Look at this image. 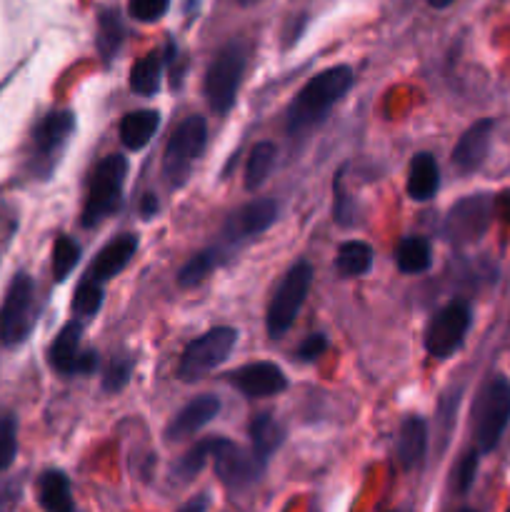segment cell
<instances>
[{
	"mask_svg": "<svg viewBox=\"0 0 510 512\" xmlns=\"http://www.w3.org/2000/svg\"><path fill=\"white\" fill-rule=\"evenodd\" d=\"M125 175H128V160L123 155H105L93 170L88 188V200L83 208V225L93 228V225L103 223L110 213L120 208L123 200V185Z\"/></svg>",
	"mask_w": 510,
	"mask_h": 512,
	"instance_id": "3957f363",
	"label": "cell"
},
{
	"mask_svg": "<svg viewBox=\"0 0 510 512\" xmlns=\"http://www.w3.org/2000/svg\"><path fill=\"white\" fill-rule=\"evenodd\" d=\"M275 218H278V205H275V200H250V203L240 205L238 210H233L228 215V220L223 225V235L228 243H238V240L265 233L275 223Z\"/></svg>",
	"mask_w": 510,
	"mask_h": 512,
	"instance_id": "5bb4252c",
	"label": "cell"
},
{
	"mask_svg": "<svg viewBox=\"0 0 510 512\" xmlns=\"http://www.w3.org/2000/svg\"><path fill=\"white\" fill-rule=\"evenodd\" d=\"M208 140V123L200 115H188L170 135L163 153V173L170 185H183L190 168L203 155Z\"/></svg>",
	"mask_w": 510,
	"mask_h": 512,
	"instance_id": "52a82bcc",
	"label": "cell"
},
{
	"mask_svg": "<svg viewBox=\"0 0 510 512\" xmlns=\"http://www.w3.org/2000/svg\"><path fill=\"white\" fill-rule=\"evenodd\" d=\"M23 498L20 480H0V512H13Z\"/></svg>",
	"mask_w": 510,
	"mask_h": 512,
	"instance_id": "f35d334b",
	"label": "cell"
},
{
	"mask_svg": "<svg viewBox=\"0 0 510 512\" xmlns=\"http://www.w3.org/2000/svg\"><path fill=\"white\" fill-rule=\"evenodd\" d=\"M470 328V308L460 300L445 305L443 310L430 318L428 328H425V350L433 358H450L455 350L463 345L465 335Z\"/></svg>",
	"mask_w": 510,
	"mask_h": 512,
	"instance_id": "8fae6325",
	"label": "cell"
},
{
	"mask_svg": "<svg viewBox=\"0 0 510 512\" xmlns=\"http://www.w3.org/2000/svg\"><path fill=\"white\" fill-rule=\"evenodd\" d=\"M160 125V115L155 110H135L120 120V140L128 150H140L150 143Z\"/></svg>",
	"mask_w": 510,
	"mask_h": 512,
	"instance_id": "603a6c76",
	"label": "cell"
},
{
	"mask_svg": "<svg viewBox=\"0 0 510 512\" xmlns=\"http://www.w3.org/2000/svg\"><path fill=\"white\" fill-rule=\"evenodd\" d=\"M508 512H510V510H508Z\"/></svg>",
	"mask_w": 510,
	"mask_h": 512,
	"instance_id": "f6af8a7d",
	"label": "cell"
},
{
	"mask_svg": "<svg viewBox=\"0 0 510 512\" xmlns=\"http://www.w3.org/2000/svg\"><path fill=\"white\" fill-rule=\"evenodd\" d=\"M18 455V418L13 413L0 415V473L13 465Z\"/></svg>",
	"mask_w": 510,
	"mask_h": 512,
	"instance_id": "d6a6232c",
	"label": "cell"
},
{
	"mask_svg": "<svg viewBox=\"0 0 510 512\" xmlns=\"http://www.w3.org/2000/svg\"><path fill=\"white\" fill-rule=\"evenodd\" d=\"M353 80V68L348 65H333L308 80L288 108V135H303L323 123L328 110L348 93Z\"/></svg>",
	"mask_w": 510,
	"mask_h": 512,
	"instance_id": "6da1fadb",
	"label": "cell"
},
{
	"mask_svg": "<svg viewBox=\"0 0 510 512\" xmlns=\"http://www.w3.org/2000/svg\"><path fill=\"white\" fill-rule=\"evenodd\" d=\"M210 460L215 463V475L228 490L250 488L258 483L265 470V460H260L253 450H243L225 438H213Z\"/></svg>",
	"mask_w": 510,
	"mask_h": 512,
	"instance_id": "30bf717a",
	"label": "cell"
},
{
	"mask_svg": "<svg viewBox=\"0 0 510 512\" xmlns=\"http://www.w3.org/2000/svg\"><path fill=\"white\" fill-rule=\"evenodd\" d=\"M478 455L480 450H470L463 455V460L455 468V485H458V493H468L470 485H473L475 473H478Z\"/></svg>",
	"mask_w": 510,
	"mask_h": 512,
	"instance_id": "d590c367",
	"label": "cell"
},
{
	"mask_svg": "<svg viewBox=\"0 0 510 512\" xmlns=\"http://www.w3.org/2000/svg\"><path fill=\"white\" fill-rule=\"evenodd\" d=\"M285 440L283 425L275 420L273 413H260L255 415L253 423H250V443H253V453L260 460L268 463L270 455H275L280 450Z\"/></svg>",
	"mask_w": 510,
	"mask_h": 512,
	"instance_id": "7402d4cb",
	"label": "cell"
},
{
	"mask_svg": "<svg viewBox=\"0 0 510 512\" xmlns=\"http://www.w3.org/2000/svg\"><path fill=\"white\" fill-rule=\"evenodd\" d=\"M493 210V200L488 195H473V198L460 200L445 220V233L453 243H473L485 233Z\"/></svg>",
	"mask_w": 510,
	"mask_h": 512,
	"instance_id": "7c38bea8",
	"label": "cell"
},
{
	"mask_svg": "<svg viewBox=\"0 0 510 512\" xmlns=\"http://www.w3.org/2000/svg\"><path fill=\"white\" fill-rule=\"evenodd\" d=\"M450 3H455V0H428V5H433V8H448Z\"/></svg>",
	"mask_w": 510,
	"mask_h": 512,
	"instance_id": "b9f144b4",
	"label": "cell"
},
{
	"mask_svg": "<svg viewBox=\"0 0 510 512\" xmlns=\"http://www.w3.org/2000/svg\"><path fill=\"white\" fill-rule=\"evenodd\" d=\"M353 213H355V205L353 200L348 198V193L343 190V178H335V220L340 225H353Z\"/></svg>",
	"mask_w": 510,
	"mask_h": 512,
	"instance_id": "74e56055",
	"label": "cell"
},
{
	"mask_svg": "<svg viewBox=\"0 0 510 512\" xmlns=\"http://www.w3.org/2000/svg\"><path fill=\"white\" fill-rule=\"evenodd\" d=\"M103 305V283L85 278L73 295V313L80 318H90Z\"/></svg>",
	"mask_w": 510,
	"mask_h": 512,
	"instance_id": "1f68e13d",
	"label": "cell"
},
{
	"mask_svg": "<svg viewBox=\"0 0 510 512\" xmlns=\"http://www.w3.org/2000/svg\"><path fill=\"white\" fill-rule=\"evenodd\" d=\"M510 423V383L498 378L483 388L473 408V433L480 453H490Z\"/></svg>",
	"mask_w": 510,
	"mask_h": 512,
	"instance_id": "8992f818",
	"label": "cell"
},
{
	"mask_svg": "<svg viewBox=\"0 0 510 512\" xmlns=\"http://www.w3.org/2000/svg\"><path fill=\"white\" fill-rule=\"evenodd\" d=\"M220 263H223V253H220L218 248H208V250H203V253L193 255V258H190L188 263L180 268L178 285L180 288H193V285L203 283V280L208 278V275L213 273Z\"/></svg>",
	"mask_w": 510,
	"mask_h": 512,
	"instance_id": "83f0119b",
	"label": "cell"
},
{
	"mask_svg": "<svg viewBox=\"0 0 510 512\" xmlns=\"http://www.w3.org/2000/svg\"><path fill=\"white\" fill-rule=\"evenodd\" d=\"M168 3L170 0H130V15L143 23H153V20L163 18Z\"/></svg>",
	"mask_w": 510,
	"mask_h": 512,
	"instance_id": "e575fe53",
	"label": "cell"
},
{
	"mask_svg": "<svg viewBox=\"0 0 510 512\" xmlns=\"http://www.w3.org/2000/svg\"><path fill=\"white\" fill-rule=\"evenodd\" d=\"M373 258L375 253L368 243H363V240H350V243H343L338 248L335 268L345 278H358V275H365L373 268Z\"/></svg>",
	"mask_w": 510,
	"mask_h": 512,
	"instance_id": "d4e9b609",
	"label": "cell"
},
{
	"mask_svg": "<svg viewBox=\"0 0 510 512\" xmlns=\"http://www.w3.org/2000/svg\"><path fill=\"white\" fill-rule=\"evenodd\" d=\"M398 460L405 470H413L423 463L428 450V425L420 418H408L398 430Z\"/></svg>",
	"mask_w": 510,
	"mask_h": 512,
	"instance_id": "d6986e66",
	"label": "cell"
},
{
	"mask_svg": "<svg viewBox=\"0 0 510 512\" xmlns=\"http://www.w3.org/2000/svg\"><path fill=\"white\" fill-rule=\"evenodd\" d=\"M395 263H398L400 273L420 275L430 268L433 263V253H430V243L418 235L403 238L395 248Z\"/></svg>",
	"mask_w": 510,
	"mask_h": 512,
	"instance_id": "cb8c5ba5",
	"label": "cell"
},
{
	"mask_svg": "<svg viewBox=\"0 0 510 512\" xmlns=\"http://www.w3.org/2000/svg\"><path fill=\"white\" fill-rule=\"evenodd\" d=\"M80 335H83V325L80 323H68L58 333V338L53 340L48 350L50 365H53L58 373L63 375H88L93 373L95 365H98V355L90 353V350L80 348Z\"/></svg>",
	"mask_w": 510,
	"mask_h": 512,
	"instance_id": "4fadbf2b",
	"label": "cell"
},
{
	"mask_svg": "<svg viewBox=\"0 0 510 512\" xmlns=\"http://www.w3.org/2000/svg\"><path fill=\"white\" fill-rule=\"evenodd\" d=\"M75 130V115L70 110H53L45 115L33 128V150H30V170L38 178L53 170L60 150L68 143V138Z\"/></svg>",
	"mask_w": 510,
	"mask_h": 512,
	"instance_id": "9c48e42d",
	"label": "cell"
},
{
	"mask_svg": "<svg viewBox=\"0 0 510 512\" xmlns=\"http://www.w3.org/2000/svg\"><path fill=\"white\" fill-rule=\"evenodd\" d=\"M38 320L35 305V283L28 273H18L8 285L0 305V348H18L33 333Z\"/></svg>",
	"mask_w": 510,
	"mask_h": 512,
	"instance_id": "7a4b0ae2",
	"label": "cell"
},
{
	"mask_svg": "<svg viewBox=\"0 0 510 512\" xmlns=\"http://www.w3.org/2000/svg\"><path fill=\"white\" fill-rule=\"evenodd\" d=\"M440 185L438 163L430 153H418L410 160L408 195L413 200H430Z\"/></svg>",
	"mask_w": 510,
	"mask_h": 512,
	"instance_id": "44dd1931",
	"label": "cell"
},
{
	"mask_svg": "<svg viewBox=\"0 0 510 512\" xmlns=\"http://www.w3.org/2000/svg\"><path fill=\"white\" fill-rule=\"evenodd\" d=\"M460 512H475V510H460Z\"/></svg>",
	"mask_w": 510,
	"mask_h": 512,
	"instance_id": "ee69618b",
	"label": "cell"
},
{
	"mask_svg": "<svg viewBox=\"0 0 510 512\" xmlns=\"http://www.w3.org/2000/svg\"><path fill=\"white\" fill-rule=\"evenodd\" d=\"M325 350H328V338L320 333H315V335H308V338L298 345V350H295V358H298L300 363H313V360H318Z\"/></svg>",
	"mask_w": 510,
	"mask_h": 512,
	"instance_id": "8d00e7d4",
	"label": "cell"
},
{
	"mask_svg": "<svg viewBox=\"0 0 510 512\" xmlns=\"http://www.w3.org/2000/svg\"><path fill=\"white\" fill-rule=\"evenodd\" d=\"M160 75H163V55L148 53L130 70V88L138 95H153L160 88Z\"/></svg>",
	"mask_w": 510,
	"mask_h": 512,
	"instance_id": "4316f807",
	"label": "cell"
},
{
	"mask_svg": "<svg viewBox=\"0 0 510 512\" xmlns=\"http://www.w3.org/2000/svg\"><path fill=\"white\" fill-rule=\"evenodd\" d=\"M220 413V400L215 395H200V398L190 400L178 415L168 423L165 428V438L170 443H178V440L190 438L198 430H203L210 420H215V415Z\"/></svg>",
	"mask_w": 510,
	"mask_h": 512,
	"instance_id": "2e32d148",
	"label": "cell"
},
{
	"mask_svg": "<svg viewBox=\"0 0 510 512\" xmlns=\"http://www.w3.org/2000/svg\"><path fill=\"white\" fill-rule=\"evenodd\" d=\"M275 145L270 140H263V143H255V148L250 150L248 163H245V188L258 190L265 180L270 178V170L275 165Z\"/></svg>",
	"mask_w": 510,
	"mask_h": 512,
	"instance_id": "484cf974",
	"label": "cell"
},
{
	"mask_svg": "<svg viewBox=\"0 0 510 512\" xmlns=\"http://www.w3.org/2000/svg\"><path fill=\"white\" fill-rule=\"evenodd\" d=\"M230 383L245 395V398H270L288 388L283 370L275 363H250L230 375Z\"/></svg>",
	"mask_w": 510,
	"mask_h": 512,
	"instance_id": "9a60e30c",
	"label": "cell"
},
{
	"mask_svg": "<svg viewBox=\"0 0 510 512\" xmlns=\"http://www.w3.org/2000/svg\"><path fill=\"white\" fill-rule=\"evenodd\" d=\"M310 285H313V265L305 263V260L295 263L285 273V278L275 288V295L268 308V318H265L270 338H283L293 328L295 318H298L300 308H303L305 298L310 293Z\"/></svg>",
	"mask_w": 510,
	"mask_h": 512,
	"instance_id": "277c9868",
	"label": "cell"
},
{
	"mask_svg": "<svg viewBox=\"0 0 510 512\" xmlns=\"http://www.w3.org/2000/svg\"><path fill=\"white\" fill-rule=\"evenodd\" d=\"M125 38L123 20H120L118 10H103L98 15V50L103 58H113L120 50Z\"/></svg>",
	"mask_w": 510,
	"mask_h": 512,
	"instance_id": "f1b7e54d",
	"label": "cell"
},
{
	"mask_svg": "<svg viewBox=\"0 0 510 512\" xmlns=\"http://www.w3.org/2000/svg\"><path fill=\"white\" fill-rule=\"evenodd\" d=\"M135 248H138V238L130 233L120 235V238L110 240L88 268V278L98 280V283H105V280L115 278L125 265L130 263V258L135 255Z\"/></svg>",
	"mask_w": 510,
	"mask_h": 512,
	"instance_id": "ac0fdd59",
	"label": "cell"
},
{
	"mask_svg": "<svg viewBox=\"0 0 510 512\" xmlns=\"http://www.w3.org/2000/svg\"><path fill=\"white\" fill-rule=\"evenodd\" d=\"M205 503H208V500L198 498V500H193V503L185 505V508L180 510V512H203V510H205Z\"/></svg>",
	"mask_w": 510,
	"mask_h": 512,
	"instance_id": "60d3db41",
	"label": "cell"
},
{
	"mask_svg": "<svg viewBox=\"0 0 510 512\" xmlns=\"http://www.w3.org/2000/svg\"><path fill=\"white\" fill-rule=\"evenodd\" d=\"M210 453H213V438L195 443L193 448L173 465V478L178 480V483H190V480L203 470V465L208 463Z\"/></svg>",
	"mask_w": 510,
	"mask_h": 512,
	"instance_id": "f546056e",
	"label": "cell"
},
{
	"mask_svg": "<svg viewBox=\"0 0 510 512\" xmlns=\"http://www.w3.org/2000/svg\"><path fill=\"white\" fill-rule=\"evenodd\" d=\"M80 260V245L75 243L73 238L63 235V238L55 240L53 245V278L58 283H63L65 278L70 275V270L78 265Z\"/></svg>",
	"mask_w": 510,
	"mask_h": 512,
	"instance_id": "4dcf8cb0",
	"label": "cell"
},
{
	"mask_svg": "<svg viewBox=\"0 0 510 512\" xmlns=\"http://www.w3.org/2000/svg\"><path fill=\"white\" fill-rule=\"evenodd\" d=\"M235 343H238V330L233 328H213L203 335V338L193 340L185 348L183 358L178 363V378L183 383H195V380L205 378L213 373L215 368L228 360L233 353Z\"/></svg>",
	"mask_w": 510,
	"mask_h": 512,
	"instance_id": "ba28073f",
	"label": "cell"
},
{
	"mask_svg": "<svg viewBox=\"0 0 510 512\" xmlns=\"http://www.w3.org/2000/svg\"><path fill=\"white\" fill-rule=\"evenodd\" d=\"M245 60H248V53L243 43H228L215 55L205 73V98L218 115H225L235 105L240 83H243Z\"/></svg>",
	"mask_w": 510,
	"mask_h": 512,
	"instance_id": "5b68a950",
	"label": "cell"
},
{
	"mask_svg": "<svg viewBox=\"0 0 510 512\" xmlns=\"http://www.w3.org/2000/svg\"><path fill=\"white\" fill-rule=\"evenodd\" d=\"M130 373H133V363H130L128 358H113L108 368H105L103 390H108V393H118V390H123L125 385H128Z\"/></svg>",
	"mask_w": 510,
	"mask_h": 512,
	"instance_id": "836d02e7",
	"label": "cell"
},
{
	"mask_svg": "<svg viewBox=\"0 0 510 512\" xmlns=\"http://www.w3.org/2000/svg\"><path fill=\"white\" fill-rule=\"evenodd\" d=\"M38 503L45 512H73L70 480L63 470H45L38 478Z\"/></svg>",
	"mask_w": 510,
	"mask_h": 512,
	"instance_id": "ffe728a7",
	"label": "cell"
},
{
	"mask_svg": "<svg viewBox=\"0 0 510 512\" xmlns=\"http://www.w3.org/2000/svg\"><path fill=\"white\" fill-rule=\"evenodd\" d=\"M238 3H250V0H238Z\"/></svg>",
	"mask_w": 510,
	"mask_h": 512,
	"instance_id": "7bdbcfd3",
	"label": "cell"
},
{
	"mask_svg": "<svg viewBox=\"0 0 510 512\" xmlns=\"http://www.w3.org/2000/svg\"><path fill=\"white\" fill-rule=\"evenodd\" d=\"M155 210H158V200H155V195H145V203H143V213L148 215H153Z\"/></svg>",
	"mask_w": 510,
	"mask_h": 512,
	"instance_id": "ab89813d",
	"label": "cell"
},
{
	"mask_svg": "<svg viewBox=\"0 0 510 512\" xmlns=\"http://www.w3.org/2000/svg\"><path fill=\"white\" fill-rule=\"evenodd\" d=\"M493 120L485 118L478 123L470 125L463 135H460L458 145L453 150V165L460 173H473L483 165V160L488 158L490 150V135H493Z\"/></svg>",
	"mask_w": 510,
	"mask_h": 512,
	"instance_id": "e0dca14e",
	"label": "cell"
}]
</instances>
